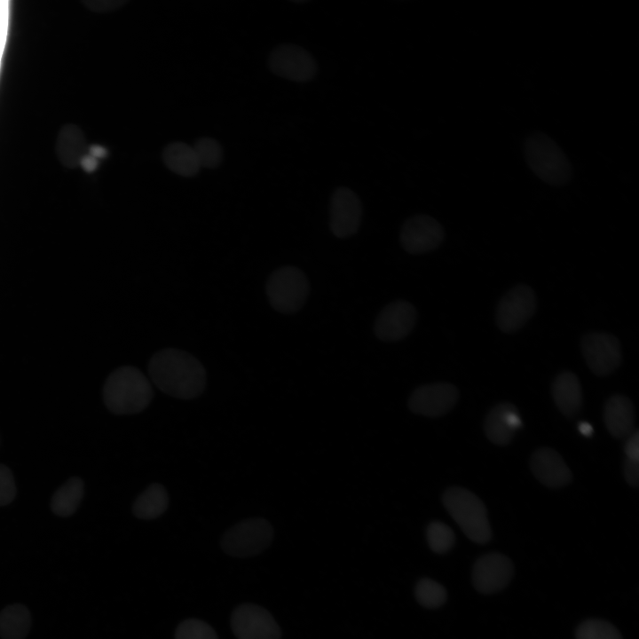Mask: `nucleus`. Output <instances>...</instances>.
<instances>
[{
    "label": "nucleus",
    "mask_w": 639,
    "mask_h": 639,
    "mask_svg": "<svg viewBox=\"0 0 639 639\" xmlns=\"http://www.w3.org/2000/svg\"><path fill=\"white\" fill-rule=\"evenodd\" d=\"M148 373L162 392L174 398L190 399L205 389L206 371L190 353L173 348L156 352L150 359Z\"/></svg>",
    "instance_id": "f257e3e1"
},
{
    "label": "nucleus",
    "mask_w": 639,
    "mask_h": 639,
    "mask_svg": "<svg viewBox=\"0 0 639 639\" xmlns=\"http://www.w3.org/2000/svg\"><path fill=\"white\" fill-rule=\"evenodd\" d=\"M153 398L147 377L137 367L124 366L106 378L103 399L106 407L116 414H132L146 409Z\"/></svg>",
    "instance_id": "f03ea898"
},
{
    "label": "nucleus",
    "mask_w": 639,
    "mask_h": 639,
    "mask_svg": "<svg viewBox=\"0 0 639 639\" xmlns=\"http://www.w3.org/2000/svg\"><path fill=\"white\" fill-rule=\"evenodd\" d=\"M443 504L465 535L477 543L491 539V527L483 501L462 487H450L443 494Z\"/></svg>",
    "instance_id": "7ed1b4c3"
},
{
    "label": "nucleus",
    "mask_w": 639,
    "mask_h": 639,
    "mask_svg": "<svg viewBox=\"0 0 639 639\" xmlns=\"http://www.w3.org/2000/svg\"><path fill=\"white\" fill-rule=\"evenodd\" d=\"M265 290L271 305L277 312L291 314L298 312L306 302L309 282L300 269L283 266L270 275Z\"/></svg>",
    "instance_id": "20e7f679"
},
{
    "label": "nucleus",
    "mask_w": 639,
    "mask_h": 639,
    "mask_svg": "<svg viewBox=\"0 0 639 639\" xmlns=\"http://www.w3.org/2000/svg\"><path fill=\"white\" fill-rule=\"evenodd\" d=\"M525 155L532 170L543 181L560 185L570 179L571 167L566 157L548 137H531L525 145Z\"/></svg>",
    "instance_id": "39448f33"
},
{
    "label": "nucleus",
    "mask_w": 639,
    "mask_h": 639,
    "mask_svg": "<svg viewBox=\"0 0 639 639\" xmlns=\"http://www.w3.org/2000/svg\"><path fill=\"white\" fill-rule=\"evenodd\" d=\"M272 537L273 530L267 520L249 518L231 527L222 537L221 547L233 556H252L264 551Z\"/></svg>",
    "instance_id": "423d86ee"
},
{
    "label": "nucleus",
    "mask_w": 639,
    "mask_h": 639,
    "mask_svg": "<svg viewBox=\"0 0 639 639\" xmlns=\"http://www.w3.org/2000/svg\"><path fill=\"white\" fill-rule=\"evenodd\" d=\"M536 296L527 285H517L500 300L495 315L498 328L512 333L521 328L534 314Z\"/></svg>",
    "instance_id": "0eeeda50"
},
{
    "label": "nucleus",
    "mask_w": 639,
    "mask_h": 639,
    "mask_svg": "<svg viewBox=\"0 0 639 639\" xmlns=\"http://www.w3.org/2000/svg\"><path fill=\"white\" fill-rule=\"evenodd\" d=\"M231 627L238 639H280L281 630L272 615L254 604H243L234 609Z\"/></svg>",
    "instance_id": "6e6552de"
},
{
    "label": "nucleus",
    "mask_w": 639,
    "mask_h": 639,
    "mask_svg": "<svg viewBox=\"0 0 639 639\" xmlns=\"http://www.w3.org/2000/svg\"><path fill=\"white\" fill-rule=\"evenodd\" d=\"M581 351L589 369L598 376L612 373L621 362V346L612 335L602 331L587 333L581 339Z\"/></svg>",
    "instance_id": "1a4fd4ad"
},
{
    "label": "nucleus",
    "mask_w": 639,
    "mask_h": 639,
    "mask_svg": "<svg viewBox=\"0 0 639 639\" xmlns=\"http://www.w3.org/2000/svg\"><path fill=\"white\" fill-rule=\"evenodd\" d=\"M268 66L276 75L293 82L311 81L317 72L312 56L295 44L276 47L269 56Z\"/></svg>",
    "instance_id": "9d476101"
},
{
    "label": "nucleus",
    "mask_w": 639,
    "mask_h": 639,
    "mask_svg": "<svg viewBox=\"0 0 639 639\" xmlns=\"http://www.w3.org/2000/svg\"><path fill=\"white\" fill-rule=\"evenodd\" d=\"M444 239V230L438 220L427 215L408 218L400 231V242L409 254H422L437 248Z\"/></svg>",
    "instance_id": "9b49d317"
},
{
    "label": "nucleus",
    "mask_w": 639,
    "mask_h": 639,
    "mask_svg": "<svg viewBox=\"0 0 639 639\" xmlns=\"http://www.w3.org/2000/svg\"><path fill=\"white\" fill-rule=\"evenodd\" d=\"M362 203L359 196L346 187L337 188L330 201V229L338 238L355 234L362 218Z\"/></svg>",
    "instance_id": "f8f14e48"
},
{
    "label": "nucleus",
    "mask_w": 639,
    "mask_h": 639,
    "mask_svg": "<svg viewBox=\"0 0 639 639\" xmlns=\"http://www.w3.org/2000/svg\"><path fill=\"white\" fill-rule=\"evenodd\" d=\"M417 321V311L405 300L386 305L379 313L375 324L376 336L384 342H396L407 336Z\"/></svg>",
    "instance_id": "ddd939ff"
},
{
    "label": "nucleus",
    "mask_w": 639,
    "mask_h": 639,
    "mask_svg": "<svg viewBox=\"0 0 639 639\" xmlns=\"http://www.w3.org/2000/svg\"><path fill=\"white\" fill-rule=\"evenodd\" d=\"M458 390L447 383H437L417 388L410 396L408 406L415 414L436 417L448 413L456 404Z\"/></svg>",
    "instance_id": "4468645a"
},
{
    "label": "nucleus",
    "mask_w": 639,
    "mask_h": 639,
    "mask_svg": "<svg viewBox=\"0 0 639 639\" xmlns=\"http://www.w3.org/2000/svg\"><path fill=\"white\" fill-rule=\"evenodd\" d=\"M513 565L500 553H490L479 557L472 570V581L477 590L492 594L502 589L510 580Z\"/></svg>",
    "instance_id": "2eb2a0df"
},
{
    "label": "nucleus",
    "mask_w": 639,
    "mask_h": 639,
    "mask_svg": "<svg viewBox=\"0 0 639 639\" xmlns=\"http://www.w3.org/2000/svg\"><path fill=\"white\" fill-rule=\"evenodd\" d=\"M530 468L540 483L551 488L564 486L572 479L570 469L563 458L549 447L534 451L530 459Z\"/></svg>",
    "instance_id": "dca6fc26"
},
{
    "label": "nucleus",
    "mask_w": 639,
    "mask_h": 639,
    "mask_svg": "<svg viewBox=\"0 0 639 639\" xmlns=\"http://www.w3.org/2000/svg\"><path fill=\"white\" fill-rule=\"evenodd\" d=\"M521 426L517 408L510 403L496 405L485 421V435L493 443L504 446L510 442L516 430Z\"/></svg>",
    "instance_id": "f3484780"
},
{
    "label": "nucleus",
    "mask_w": 639,
    "mask_h": 639,
    "mask_svg": "<svg viewBox=\"0 0 639 639\" xmlns=\"http://www.w3.org/2000/svg\"><path fill=\"white\" fill-rule=\"evenodd\" d=\"M604 422L608 431L617 438H627L634 431L635 408L623 395L611 396L605 404Z\"/></svg>",
    "instance_id": "a211bd4d"
},
{
    "label": "nucleus",
    "mask_w": 639,
    "mask_h": 639,
    "mask_svg": "<svg viewBox=\"0 0 639 639\" xmlns=\"http://www.w3.org/2000/svg\"><path fill=\"white\" fill-rule=\"evenodd\" d=\"M553 399L566 417L575 416L581 408L582 392L576 375L569 371L560 373L552 386Z\"/></svg>",
    "instance_id": "6ab92c4d"
},
{
    "label": "nucleus",
    "mask_w": 639,
    "mask_h": 639,
    "mask_svg": "<svg viewBox=\"0 0 639 639\" xmlns=\"http://www.w3.org/2000/svg\"><path fill=\"white\" fill-rule=\"evenodd\" d=\"M31 625L28 608L20 604L6 606L0 612L1 639H25Z\"/></svg>",
    "instance_id": "aec40b11"
},
{
    "label": "nucleus",
    "mask_w": 639,
    "mask_h": 639,
    "mask_svg": "<svg viewBox=\"0 0 639 639\" xmlns=\"http://www.w3.org/2000/svg\"><path fill=\"white\" fill-rule=\"evenodd\" d=\"M162 155L165 165L183 177L194 176L201 168L193 148L182 142L167 146Z\"/></svg>",
    "instance_id": "412c9836"
},
{
    "label": "nucleus",
    "mask_w": 639,
    "mask_h": 639,
    "mask_svg": "<svg viewBox=\"0 0 639 639\" xmlns=\"http://www.w3.org/2000/svg\"><path fill=\"white\" fill-rule=\"evenodd\" d=\"M83 493V480L76 477H70L53 493L51 500L52 512L62 517L73 515L78 509Z\"/></svg>",
    "instance_id": "4be33fe9"
},
{
    "label": "nucleus",
    "mask_w": 639,
    "mask_h": 639,
    "mask_svg": "<svg viewBox=\"0 0 639 639\" xmlns=\"http://www.w3.org/2000/svg\"><path fill=\"white\" fill-rule=\"evenodd\" d=\"M168 505L169 496L165 488L154 483L137 498L132 511L138 518L150 520L163 514Z\"/></svg>",
    "instance_id": "5701e85b"
},
{
    "label": "nucleus",
    "mask_w": 639,
    "mask_h": 639,
    "mask_svg": "<svg viewBox=\"0 0 639 639\" xmlns=\"http://www.w3.org/2000/svg\"><path fill=\"white\" fill-rule=\"evenodd\" d=\"M414 595L421 605L430 609L441 606L446 600L445 588L429 578H423L417 582Z\"/></svg>",
    "instance_id": "b1692460"
},
{
    "label": "nucleus",
    "mask_w": 639,
    "mask_h": 639,
    "mask_svg": "<svg viewBox=\"0 0 639 639\" xmlns=\"http://www.w3.org/2000/svg\"><path fill=\"white\" fill-rule=\"evenodd\" d=\"M576 639H622L619 630L602 619H588L576 631Z\"/></svg>",
    "instance_id": "393cba45"
},
{
    "label": "nucleus",
    "mask_w": 639,
    "mask_h": 639,
    "mask_svg": "<svg viewBox=\"0 0 639 639\" xmlns=\"http://www.w3.org/2000/svg\"><path fill=\"white\" fill-rule=\"evenodd\" d=\"M427 540L431 550L443 554L454 546L455 536L448 525L440 521H433L427 528Z\"/></svg>",
    "instance_id": "a878e982"
},
{
    "label": "nucleus",
    "mask_w": 639,
    "mask_h": 639,
    "mask_svg": "<svg viewBox=\"0 0 639 639\" xmlns=\"http://www.w3.org/2000/svg\"><path fill=\"white\" fill-rule=\"evenodd\" d=\"M201 167L213 168L222 161L223 151L217 141L210 138H201L193 147Z\"/></svg>",
    "instance_id": "bb28decb"
},
{
    "label": "nucleus",
    "mask_w": 639,
    "mask_h": 639,
    "mask_svg": "<svg viewBox=\"0 0 639 639\" xmlns=\"http://www.w3.org/2000/svg\"><path fill=\"white\" fill-rule=\"evenodd\" d=\"M175 639H217V635L208 623L197 619H187L178 625Z\"/></svg>",
    "instance_id": "cd10ccee"
},
{
    "label": "nucleus",
    "mask_w": 639,
    "mask_h": 639,
    "mask_svg": "<svg viewBox=\"0 0 639 639\" xmlns=\"http://www.w3.org/2000/svg\"><path fill=\"white\" fill-rule=\"evenodd\" d=\"M16 495V485L11 469L0 463V506L11 503Z\"/></svg>",
    "instance_id": "c85d7f7f"
},
{
    "label": "nucleus",
    "mask_w": 639,
    "mask_h": 639,
    "mask_svg": "<svg viewBox=\"0 0 639 639\" xmlns=\"http://www.w3.org/2000/svg\"><path fill=\"white\" fill-rule=\"evenodd\" d=\"M623 469L627 484L633 487H637L639 483V461L626 458Z\"/></svg>",
    "instance_id": "c756f323"
},
{
    "label": "nucleus",
    "mask_w": 639,
    "mask_h": 639,
    "mask_svg": "<svg viewBox=\"0 0 639 639\" xmlns=\"http://www.w3.org/2000/svg\"><path fill=\"white\" fill-rule=\"evenodd\" d=\"M625 454L627 459L639 461V432L637 430L627 438Z\"/></svg>",
    "instance_id": "7c9ffc66"
},
{
    "label": "nucleus",
    "mask_w": 639,
    "mask_h": 639,
    "mask_svg": "<svg viewBox=\"0 0 639 639\" xmlns=\"http://www.w3.org/2000/svg\"><path fill=\"white\" fill-rule=\"evenodd\" d=\"M579 430L580 433H582L585 436H590L593 432L592 426L586 422H580L579 424Z\"/></svg>",
    "instance_id": "2f4dec72"
}]
</instances>
